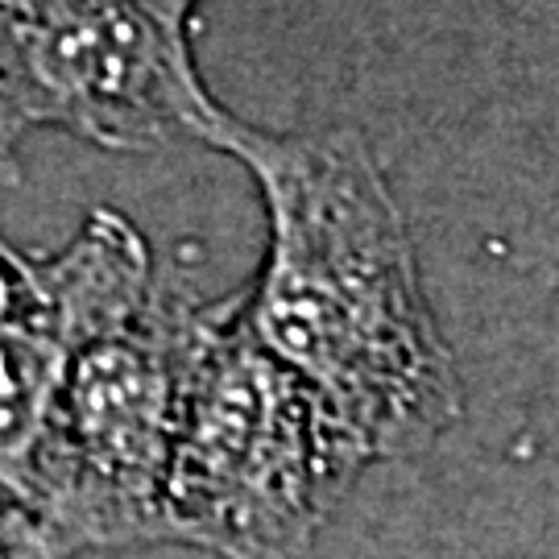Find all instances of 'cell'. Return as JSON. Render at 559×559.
I'll return each instance as SVG.
<instances>
[{"label": "cell", "instance_id": "obj_1", "mask_svg": "<svg viewBox=\"0 0 559 559\" xmlns=\"http://www.w3.org/2000/svg\"><path fill=\"white\" fill-rule=\"evenodd\" d=\"M212 150L237 158L265 207V258L240 323L365 464L452 431L464 385L419 274L415 237L357 129L270 133L228 112Z\"/></svg>", "mask_w": 559, "mask_h": 559}, {"label": "cell", "instance_id": "obj_2", "mask_svg": "<svg viewBox=\"0 0 559 559\" xmlns=\"http://www.w3.org/2000/svg\"><path fill=\"white\" fill-rule=\"evenodd\" d=\"M365 468L320 402L245 332L237 299L203 302L162 493V547L299 559Z\"/></svg>", "mask_w": 559, "mask_h": 559}, {"label": "cell", "instance_id": "obj_3", "mask_svg": "<svg viewBox=\"0 0 559 559\" xmlns=\"http://www.w3.org/2000/svg\"><path fill=\"white\" fill-rule=\"evenodd\" d=\"M203 302L179 286L75 348L17 501L75 556L162 547V493Z\"/></svg>", "mask_w": 559, "mask_h": 559}, {"label": "cell", "instance_id": "obj_4", "mask_svg": "<svg viewBox=\"0 0 559 559\" xmlns=\"http://www.w3.org/2000/svg\"><path fill=\"white\" fill-rule=\"evenodd\" d=\"M0 100L17 124L100 150L212 145L228 120L191 55V25L154 0H0Z\"/></svg>", "mask_w": 559, "mask_h": 559}, {"label": "cell", "instance_id": "obj_5", "mask_svg": "<svg viewBox=\"0 0 559 559\" xmlns=\"http://www.w3.org/2000/svg\"><path fill=\"white\" fill-rule=\"evenodd\" d=\"M154 286L150 240L112 207H96L59 253H29L17 307L0 320V489L17 498L75 348L129 320Z\"/></svg>", "mask_w": 559, "mask_h": 559}, {"label": "cell", "instance_id": "obj_6", "mask_svg": "<svg viewBox=\"0 0 559 559\" xmlns=\"http://www.w3.org/2000/svg\"><path fill=\"white\" fill-rule=\"evenodd\" d=\"M0 559H75V551L29 506L0 489Z\"/></svg>", "mask_w": 559, "mask_h": 559}, {"label": "cell", "instance_id": "obj_7", "mask_svg": "<svg viewBox=\"0 0 559 559\" xmlns=\"http://www.w3.org/2000/svg\"><path fill=\"white\" fill-rule=\"evenodd\" d=\"M25 261H29V253H21V249H13L9 240L0 237V320H4L21 299V286H25Z\"/></svg>", "mask_w": 559, "mask_h": 559}, {"label": "cell", "instance_id": "obj_8", "mask_svg": "<svg viewBox=\"0 0 559 559\" xmlns=\"http://www.w3.org/2000/svg\"><path fill=\"white\" fill-rule=\"evenodd\" d=\"M25 138V129L17 124V117L9 112V104L0 100V182L17 179V145Z\"/></svg>", "mask_w": 559, "mask_h": 559}, {"label": "cell", "instance_id": "obj_9", "mask_svg": "<svg viewBox=\"0 0 559 559\" xmlns=\"http://www.w3.org/2000/svg\"><path fill=\"white\" fill-rule=\"evenodd\" d=\"M162 13H170L175 21H182V25H191V17H195V9H200L203 0H154Z\"/></svg>", "mask_w": 559, "mask_h": 559}]
</instances>
